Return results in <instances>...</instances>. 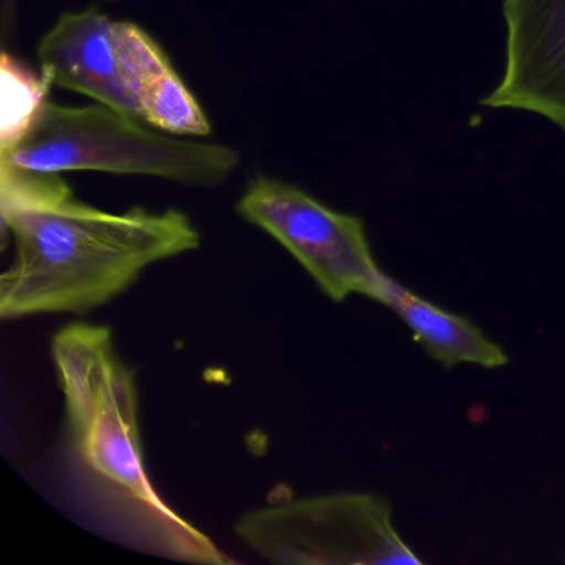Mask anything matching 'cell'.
<instances>
[{
	"label": "cell",
	"mask_w": 565,
	"mask_h": 565,
	"mask_svg": "<svg viewBox=\"0 0 565 565\" xmlns=\"http://www.w3.org/2000/svg\"><path fill=\"white\" fill-rule=\"evenodd\" d=\"M234 534L273 564H422L393 527L392 509L369 492H332L264 505Z\"/></svg>",
	"instance_id": "obj_4"
},
{
	"label": "cell",
	"mask_w": 565,
	"mask_h": 565,
	"mask_svg": "<svg viewBox=\"0 0 565 565\" xmlns=\"http://www.w3.org/2000/svg\"><path fill=\"white\" fill-rule=\"evenodd\" d=\"M382 303L408 326L426 353L445 366L475 363L484 369H498L509 362L504 350L492 343L475 323L439 309L393 279L388 280Z\"/></svg>",
	"instance_id": "obj_9"
},
{
	"label": "cell",
	"mask_w": 565,
	"mask_h": 565,
	"mask_svg": "<svg viewBox=\"0 0 565 565\" xmlns=\"http://www.w3.org/2000/svg\"><path fill=\"white\" fill-rule=\"evenodd\" d=\"M115 24L94 8L61 15L38 45L42 74L51 85L141 120L118 67Z\"/></svg>",
	"instance_id": "obj_7"
},
{
	"label": "cell",
	"mask_w": 565,
	"mask_h": 565,
	"mask_svg": "<svg viewBox=\"0 0 565 565\" xmlns=\"http://www.w3.org/2000/svg\"><path fill=\"white\" fill-rule=\"evenodd\" d=\"M47 78L2 54L0 62V153L21 143L47 105Z\"/></svg>",
	"instance_id": "obj_10"
},
{
	"label": "cell",
	"mask_w": 565,
	"mask_h": 565,
	"mask_svg": "<svg viewBox=\"0 0 565 565\" xmlns=\"http://www.w3.org/2000/svg\"><path fill=\"white\" fill-rule=\"evenodd\" d=\"M237 213L282 244L329 299L359 294L383 302L390 277L376 266L360 217L266 177L249 181Z\"/></svg>",
	"instance_id": "obj_5"
},
{
	"label": "cell",
	"mask_w": 565,
	"mask_h": 565,
	"mask_svg": "<svg viewBox=\"0 0 565 565\" xmlns=\"http://www.w3.org/2000/svg\"><path fill=\"white\" fill-rule=\"evenodd\" d=\"M115 51L125 87L141 120L178 137H207L210 118L171 65L161 45L134 22L115 24Z\"/></svg>",
	"instance_id": "obj_8"
},
{
	"label": "cell",
	"mask_w": 565,
	"mask_h": 565,
	"mask_svg": "<svg viewBox=\"0 0 565 565\" xmlns=\"http://www.w3.org/2000/svg\"><path fill=\"white\" fill-rule=\"evenodd\" d=\"M0 163L35 173L102 171L214 188L236 171L239 154L223 145L157 134L140 118L105 105L71 108L47 102L28 137L0 153Z\"/></svg>",
	"instance_id": "obj_3"
},
{
	"label": "cell",
	"mask_w": 565,
	"mask_h": 565,
	"mask_svg": "<svg viewBox=\"0 0 565 565\" xmlns=\"http://www.w3.org/2000/svg\"><path fill=\"white\" fill-rule=\"evenodd\" d=\"M0 211L15 243L14 260L0 277L4 320L97 309L148 267L201 244L181 211L107 213L75 200L61 174L8 163H0Z\"/></svg>",
	"instance_id": "obj_2"
},
{
	"label": "cell",
	"mask_w": 565,
	"mask_h": 565,
	"mask_svg": "<svg viewBox=\"0 0 565 565\" xmlns=\"http://www.w3.org/2000/svg\"><path fill=\"white\" fill-rule=\"evenodd\" d=\"M65 409L68 494L107 537L141 554L196 565L236 564L154 488L140 438L134 370L108 327L75 322L52 339Z\"/></svg>",
	"instance_id": "obj_1"
},
{
	"label": "cell",
	"mask_w": 565,
	"mask_h": 565,
	"mask_svg": "<svg viewBox=\"0 0 565 565\" xmlns=\"http://www.w3.org/2000/svg\"><path fill=\"white\" fill-rule=\"evenodd\" d=\"M504 74L482 107L541 115L565 130V0H502Z\"/></svg>",
	"instance_id": "obj_6"
}]
</instances>
